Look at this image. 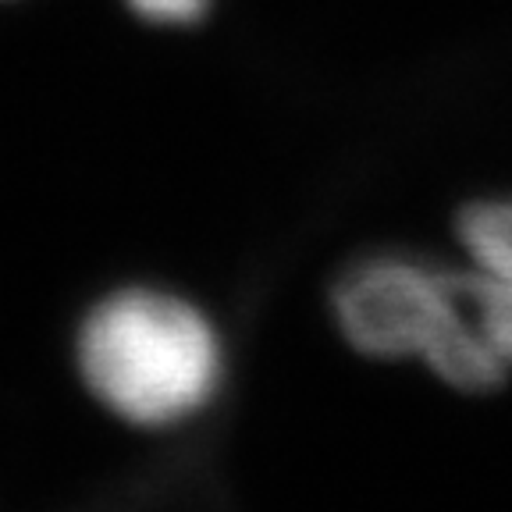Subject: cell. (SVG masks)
I'll return each mask as SVG.
<instances>
[{"mask_svg": "<svg viewBox=\"0 0 512 512\" xmlns=\"http://www.w3.org/2000/svg\"><path fill=\"white\" fill-rule=\"evenodd\" d=\"M79 370L111 413L168 427L200 413L221 381V342L196 306L150 288L104 299L82 324Z\"/></svg>", "mask_w": 512, "mask_h": 512, "instance_id": "1", "label": "cell"}, {"mask_svg": "<svg viewBox=\"0 0 512 512\" xmlns=\"http://www.w3.org/2000/svg\"><path fill=\"white\" fill-rule=\"evenodd\" d=\"M335 317L363 356H420L427 363L456 317V271H434L406 256H377L338 281Z\"/></svg>", "mask_w": 512, "mask_h": 512, "instance_id": "2", "label": "cell"}, {"mask_svg": "<svg viewBox=\"0 0 512 512\" xmlns=\"http://www.w3.org/2000/svg\"><path fill=\"white\" fill-rule=\"evenodd\" d=\"M459 242L477 271L512 281V200L466 207L459 214Z\"/></svg>", "mask_w": 512, "mask_h": 512, "instance_id": "3", "label": "cell"}, {"mask_svg": "<svg viewBox=\"0 0 512 512\" xmlns=\"http://www.w3.org/2000/svg\"><path fill=\"white\" fill-rule=\"evenodd\" d=\"M210 0H128V8L136 11L146 22L160 25H189L203 18Z\"/></svg>", "mask_w": 512, "mask_h": 512, "instance_id": "4", "label": "cell"}]
</instances>
